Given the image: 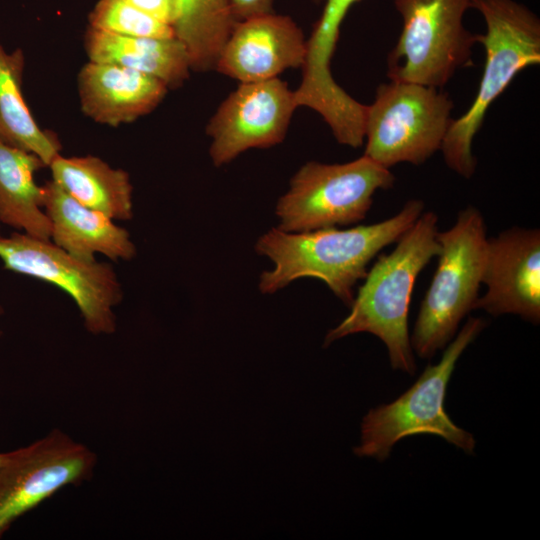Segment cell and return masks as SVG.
I'll use <instances>...</instances> for the list:
<instances>
[{"mask_svg":"<svg viewBox=\"0 0 540 540\" xmlns=\"http://www.w3.org/2000/svg\"><path fill=\"white\" fill-rule=\"evenodd\" d=\"M3 455H4V453H0V463H1L2 459H3Z\"/></svg>","mask_w":540,"mask_h":540,"instance_id":"obj_26","label":"cell"},{"mask_svg":"<svg viewBox=\"0 0 540 540\" xmlns=\"http://www.w3.org/2000/svg\"><path fill=\"white\" fill-rule=\"evenodd\" d=\"M402 31L387 59L390 80L443 87L473 65L478 34L463 24L471 0H393Z\"/></svg>","mask_w":540,"mask_h":540,"instance_id":"obj_8","label":"cell"},{"mask_svg":"<svg viewBox=\"0 0 540 540\" xmlns=\"http://www.w3.org/2000/svg\"><path fill=\"white\" fill-rule=\"evenodd\" d=\"M85 49L92 62L145 73L160 79L168 88L180 86L191 70L186 49L175 37H133L89 27Z\"/></svg>","mask_w":540,"mask_h":540,"instance_id":"obj_16","label":"cell"},{"mask_svg":"<svg viewBox=\"0 0 540 540\" xmlns=\"http://www.w3.org/2000/svg\"><path fill=\"white\" fill-rule=\"evenodd\" d=\"M43 167L36 155L0 142V223L51 241L43 187L34 180V173Z\"/></svg>","mask_w":540,"mask_h":540,"instance_id":"obj_18","label":"cell"},{"mask_svg":"<svg viewBox=\"0 0 540 540\" xmlns=\"http://www.w3.org/2000/svg\"><path fill=\"white\" fill-rule=\"evenodd\" d=\"M235 24L229 0H175L172 28L186 49L191 70L216 68Z\"/></svg>","mask_w":540,"mask_h":540,"instance_id":"obj_20","label":"cell"},{"mask_svg":"<svg viewBox=\"0 0 540 540\" xmlns=\"http://www.w3.org/2000/svg\"><path fill=\"white\" fill-rule=\"evenodd\" d=\"M52 180L82 205L113 220L133 218V186L129 174L102 159L57 156L49 165Z\"/></svg>","mask_w":540,"mask_h":540,"instance_id":"obj_17","label":"cell"},{"mask_svg":"<svg viewBox=\"0 0 540 540\" xmlns=\"http://www.w3.org/2000/svg\"><path fill=\"white\" fill-rule=\"evenodd\" d=\"M436 238L441 247L437 267L410 337L413 352L422 359L444 349L474 310L487 255L485 221L474 206L460 211L454 225L438 231Z\"/></svg>","mask_w":540,"mask_h":540,"instance_id":"obj_4","label":"cell"},{"mask_svg":"<svg viewBox=\"0 0 540 540\" xmlns=\"http://www.w3.org/2000/svg\"><path fill=\"white\" fill-rule=\"evenodd\" d=\"M318 1H321V0H318Z\"/></svg>","mask_w":540,"mask_h":540,"instance_id":"obj_27","label":"cell"},{"mask_svg":"<svg viewBox=\"0 0 540 540\" xmlns=\"http://www.w3.org/2000/svg\"><path fill=\"white\" fill-rule=\"evenodd\" d=\"M43 187V209L50 221V240L71 255L94 261L97 253L111 261H130L137 254L129 232L105 214L88 208L53 180Z\"/></svg>","mask_w":540,"mask_h":540,"instance_id":"obj_14","label":"cell"},{"mask_svg":"<svg viewBox=\"0 0 540 540\" xmlns=\"http://www.w3.org/2000/svg\"><path fill=\"white\" fill-rule=\"evenodd\" d=\"M360 0H325V5L310 37L302 67L303 76L314 83L332 78L331 60L338 42L340 27L350 8Z\"/></svg>","mask_w":540,"mask_h":540,"instance_id":"obj_21","label":"cell"},{"mask_svg":"<svg viewBox=\"0 0 540 540\" xmlns=\"http://www.w3.org/2000/svg\"><path fill=\"white\" fill-rule=\"evenodd\" d=\"M4 313V310H3V307L2 305L0 304V317L3 315ZM2 335V330H1V327H0V336Z\"/></svg>","mask_w":540,"mask_h":540,"instance_id":"obj_25","label":"cell"},{"mask_svg":"<svg viewBox=\"0 0 540 540\" xmlns=\"http://www.w3.org/2000/svg\"><path fill=\"white\" fill-rule=\"evenodd\" d=\"M470 8L486 26L478 34L485 49L483 73L473 103L452 120L440 149L446 165L467 179L476 169L472 143L489 107L520 71L540 63V19L527 6L515 0H471Z\"/></svg>","mask_w":540,"mask_h":540,"instance_id":"obj_3","label":"cell"},{"mask_svg":"<svg viewBox=\"0 0 540 540\" xmlns=\"http://www.w3.org/2000/svg\"><path fill=\"white\" fill-rule=\"evenodd\" d=\"M0 259L5 270L50 283L68 294L88 332L109 335L116 331L114 308L124 293L110 263L81 260L51 241L19 231L0 236Z\"/></svg>","mask_w":540,"mask_h":540,"instance_id":"obj_9","label":"cell"},{"mask_svg":"<svg viewBox=\"0 0 540 540\" xmlns=\"http://www.w3.org/2000/svg\"><path fill=\"white\" fill-rule=\"evenodd\" d=\"M25 65L20 48L8 52L0 43V142L39 157L46 167L60 155L57 136L34 119L22 93Z\"/></svg>","mask_w":540,"mask_h":540,"instance_id":"obj_19","label":"cell"},{"mask_svg":"<svg viewBox=\"0 0 540 540\" xmlns=\"http://www.w3.org/2000/svg\"><path fill=\"white\" fill-rule=\"evenodd\" d=\"M307 39L289 16L275 12L236 22L216 70L240 83L278 77L289 68H302Z\"/></svg>","mask_w":540,"mask_h":540,"instance_id":"obj_13","label":"cell"},{"mask_svg":"<svg viewBox=\"0 0 540 540\" xmlns=\"http://www.w3.org/2000/svg\"><path fill=\"white\" fill-rule=\"evenodd\" d=\"M437 223L436 213L423 212L394 249L378 257L354 296L350 313L328 331L324 346L368 332L386 345L394 370L414 375L417 366L408 332L409 306L418 275L440 253Z\"/></svg>","mask_w":540,"mask_h":540,"instance_id":"obj_2","label":"cell"},{"mask_svg":"<svg viewBox=\"0 0 540 540\" xmlns=\"http://www.w3.org/2000/svg\"><path fill=\"white\" fill-rule=\"evenodd\" d=\"M96 455L60 429L10 452L0 463V537L22 515L92 477Z\"/></svg>","mask_w":540,"mask_h":540,"instance_id":"obj_10","label":"cell"},{"mask_svg":"<svg viewBox=\"0 0 540 540\" xmlns=\"http://www.w3.org/2000/svg\"><path fill=\"white\" fill-rule=\"evenodd\" d=\"M297 108L294 91L278 77L240 83L207 124L213 164L219 167L249 149L279 144Z\"/></svg>","mask_w":540,"mask_h":540,"instance_id":"obj_11","label":"cell"},{"mask_svg":"<svg viewBox=\"0 0 540 540\" xmlns=\"http://www.w3.org/2000/svg\"><path fill=\"white\" fill-rule=\"evenodd\" d=\"M90 27L120 35L172 38L171 25L137 9L125 0H99L89 14Z\"/></svg>","mask_w":540,"mask_h":540,"instance_id":"obj_22","label":"cell"},{"mask_svg":"<svg viewBox=\"0 0 540 540\" xmlns=\"http://www.w3.org/2000/svg\"><path fill=\"white\" fill-rule=\"evenodd\" d=\"M274 0H229L236 22L274 12Z\"/></svg>","mask_w":540,"mask_h":540,"instance_id":"obj_23","label":"cell"},{"mask_svg":"<svg viewBox=\"0 0 540 540\" xmlns=\"http://www.w3.org/2000/svg\"><path fill=\"white\" fill-rule=\"evenodd\" d=\"M485 327L484 319L468 318L437 364L428 365L397 399L370 409L361 422L355 455L384 461L399 440L419 434L442 437L465 453L473 454L476 445L473 434L450 419L444 410V399L459 357Z\"/></svg>","mask_w":540,"mask_h":540,"instance_id":"obj_5","label":"cell"},{"mask_svg":"<svg viewBox=\"0 0 540 540\" xmlns=\"http://www.w3.org/2000/svg\"><path fill=\"white\" fill-rule=\"evenodd\" d=\"M452 109L440 88L395 80L380 84L366 105L363 155L388 169L423 164L441 149Z\"/></svg>","mask_w":540,"mask_h":540,"instance_id":"obj_7","label":"cell"},{"mask_svg":"<svg viewBox=\"0 0 540 540\" xmlns=\"http://www.w3.org/2000/svg\"><path fill=\"white\" fill-rule=\"evenodd\" d=\"M424 207L422 200L411 199L386 220L349 229L267 231L258 239L255 249L268 257L274 267L261 274L260 291L272 294L299 278L310 277L323 281L350 306L355 296L354 286L365 278L369 263L414 224Z\"/></svg>","mask_w":540,"mask_h":540,"instance_id":"obj_1","label":"cell"},{"mask_svg":"<svg viewBox=\"0 0 540 540\" xmlns=\"http://www.w3.org/2000/svg\"><path fill=\"white\" fill-rule=\"evenodd\" d=\"M149 16L172 26L175 0H125Z\"/></svg>","mask_w":540,"mask_h":540,"instance_id":"obj_24","label":"cell"},{"mask_svg":"<svg viewBox=\"0 0 540 540\" xmlns=\"http://www.w3.org/2000/svg\"><path fill=\"white\" fill-rule=\"evenodd\" d=\"M77 83L84 114L97 123L114 127L151 112L168 89L156 77L92 61L82 67Z\"/></svg>","mask_w":540,"mask_h":540,"instance_id":"obj_15","label":"cell"},{"mask_svg":"<svg viewBox=\"0 0 540 540\" xmlns=\"http://www.w3.org/2000/svg\"><path fill=\"white\" fill-rule=\"evenodd\" d=\"M394 182L390 169L365 155L341 164L307 162L277 202L278 228L306 232L355 224L365 219L375 192Z\"/></svg>","mask_w":540,"mask_h":540,"instance_id":"obj_6","label":"cell"},{"mask_svg":"<svg viewBox=\"0 0 540 540\" xmlns=\"http://www.w3.org/2000/svg\"><path fill=\"white\" fill-rule=\"evenodd\" d=\"M482 284L486 291L475 302L492 316L518 315L540 321V231L513 227L488 238Z\"/></svg>","mask_w":540,"mask_h":540,"instance_id":"obj_12","label":"cell"}]
</instances>
